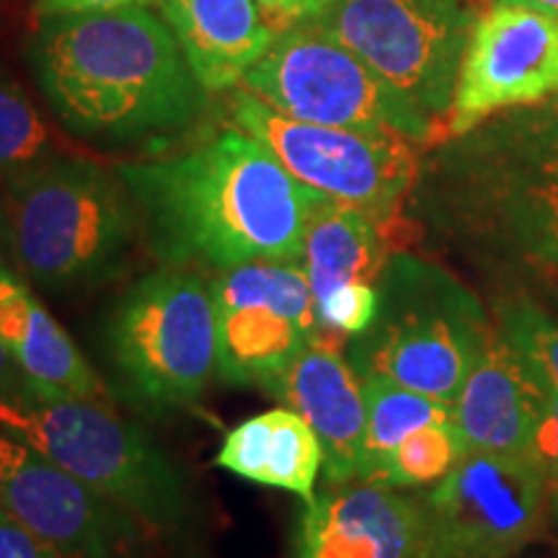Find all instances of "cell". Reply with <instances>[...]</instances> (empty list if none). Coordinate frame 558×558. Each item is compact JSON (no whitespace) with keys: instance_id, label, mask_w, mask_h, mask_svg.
Returning a JSON list of instances; mask_svg holds the SVG:
<instances>
[{"instance_id":"obj_1","label":"cell","mask_w":558,"mask_h":558,"mask_svg":"<svg viewBox=\"0 0 558 558\" xmlns=\"http://www.w3.org/2000/svg\"><path fill=\"white\" fill-rule=\"evenodd\" d=\"M143 243L160 267L222 275L251 262H300L324 194L300 184L239 128L177 153L117 166Z\"/></svg>"},{"instance_id":"obj_2","label":"cell","mask_w":558,"mask_h":558,"mask_svg":"<svg viewBox=\"0 0 558 558\" xmlns=\"http://www.w3.org/2000/svg\"><path fill=\"white\" fill-rule=\"evenodd\" d=\"M26 62L62 128L101 148H169L207 104L171 26L148 9L39 19Z\"/></svg>"},{"instance_id":"obj_3","label":"cell","mask_w":558,"mask_h":558,"mask_svg":"<svg viewBox=\"0 0 558 558\" xmlns=\"http://www.w3.org/2000/svg\"><path fill=\"white\" fill-rule=\"evenodd\" d=\"M13 267L52 295L107 288L143 243L135 199L120 173L81 156H54L0 181Z\"/></svg>"},{"instance_id":"obj_4","label":"cell","mask_w":558,"mask_h":558,"mask_svg":"<svg viewBox=\"0 0 558 558\" xmlns=\"http://www.w3.org/2000/svg\"><path fill=\"white\" fill-rule=\"evenodd\" d=\"M0 429L128 509L153 538L186 541L199 507L179 463L109 401L41 393L0 401Z\"/></svg>"},{"instance_id":"obj_5","label":"cell","mask_w":558,"mask_h":558,"mask_svg":"<svg viewBox=\"0 0 558 558\" xmlns=\"http://www.w3.org/2000/svg\"><path fill=\"white\" fill-rule=\"evenodd\" d=\"M104 362L117 393L137 414L160 418L197 409L218 378V316L209 279L160 267L135 279L104 320Z\"/></svg>"},{"instance_id":"obj_6","label":"cell","mask_w":558,"mask_h":558,"mask_svg":"<svg viewBox=\"0 0 558 558\" xmlns=\"http://www.w3.org/2000/svg\"><path fill=\"white\" fill-rule=\"evenodd\" d=\"M378 295V316L354 337L349 365L360 380L378 375L452 407L492 341L478 303L448 271L409 254L386 262Z\"/></svg>"},{"instance_id":"obj_7","label":"cell","mask_w":558,"mask_h":558,"mask_svg":"<svg viewBox=\"0 0 558 558\" xmlns=\"http://www.w3.org/2000/svg\"><path fill=\"white\" fill-rule=\"evenodd\" d=\"M243 88L292 120L393 130L416 145L435 143L439 132L448 135L442 122L418 109L313 21L277 34L264 58L246 73Z\"/></svg>"},{"instance_id":"obj_8","label":"cell","mask_w":558,"mask_h":558,"mask_svg":"<svg viewBox=\"0 0 558 558\" xmlns=\"http://www.w3.org/2000/svg\"><path fill=\"white\" fill-rule=\"evenodd\" d=\"M230 122L259 140L300 184L362 209L386 235L399 228L401 202L418 173L414 140L393 130L292 120L246 88L230 99Z\"/></svg>"},{"instance_id":"obj_9","label":"cell","mask_w":558,"mask_h":558,"mask_svg":"<svg viewBox=\"0 0 558 558\" xmlns=\"http://www.w3.org/2000/svg\"><path fill=\"white\" fill-rule=\"evenodd\" d=\"M476 19L471 0H339L311 21L448 128Z\"/></svg>"},{"instance_id":"obj_10","label":"cell","mask_w":558,"mask_h":558,"mask_svg":"<svg viewBox=\"0 0 558 558\" xmlns=\"http://www.w3.org/2000/svg\"><path fill=\"white\" fill-rule=\"evenodd\" d=\"M418 501L427 558H514L541 533L550 492L525 452H465Z\"/></svg>"},{"instance_id":"obj_11","label":"cell","mask_w":558,"mask_h":558,"mask_svg":"<svg viewBox=\"0 0 558 558\" xmlns=\"http://www.w3.org/2000/svg\"><path fill=\"white\" fill-rule=\"evenodd\" d=\"M218 316V378L264 388L313 341L344 339L320 329L300 262H251L209 277Z\"/></svg>"},{"instance_id":"obj_12","label":"cell","mask_w":558,"mask_h":558,"mask_svg":"<svg viewBox=\"0 0 558 558\" xmlns=\"http://www.w3.org/2000/svg\"><path fill=\"white\" fill-rule=\"evenodd\" d=\"M0 507L65 558H145L153 538L128 509L3 429Z\"/></svg>"},{"instance_id":"obj_13","label":"cell","mask_w":558,"mask_h":558,"mask_svg":"<svg viewBox=\"0 0 558 558\" xmlns=\"http://www.w3.org/2000/svg\"><path fill=\"white\" fill-rule=\"evenodd\" d=\"M558 94V19L494 3L473 24L452 99L450 137L469 135L494 111Z\"/></svg>"},{"instance_id":"obj_14","label":"cell","mask_w":558,"mask_h":558,"mask_svg":"<svg viewBox=\"0 0 558 558\" xmlns=\"http://www.w3.org/2000/svg\"><path fill=\"white\" fill-rule=\"evenodd\" d=\"M300 558H427V522L418 499L390 486L349 481L305 499Z\"/></svg>"},{"instance_id":"obj_15","label":"cell","mask_w":558,"mask_h":558,"mask_svg":"<svg viewBox=\"0 0 558 558\" xmlns=\"http://www.w3.org/2000/svg\"><path fill=\"white\" fill-rule=\"evenodd\" d=\"M264 390L311 424L324 448V478L341 486L360 478L365 445V396L341 344L313 341Z\"/></svg>"},{"instance_id":"obj_16","label":"cell","mask_w":558,"mask_h":558,"mask_svg":"<svg viewBox=\"0 0 558 558\" xmlns=\"http://www.w3.org/2000/svg\"><path fill=\"white\" fill-rule=\"evenodd\" d=\"M548 390L520 354L492 337L452 403V427L465 452L530 456Z\"/></svg>"},{"instance_id":"obj_17","label":"cell","mask_w":558,"mask_h":558,"mask_svg":"<svg viewBox=\"0 0 558 558\" xmlns=\"http://www.w3.org/2000/svg\"><path fill=\"white\" fill-rule=\"evenodd\" d=\"M160 9L207 94L246 78L277 37L256 0H160Z\"/></svg>"},{"instance_id":"obj_18","label":"cell","mask_w":558,"mask_h":558,"mask_svg":"<svg viewBox=\"0 0 558 558\" xmlns=\"http://www.w3.org/2000/svg\"><path fill=\"white\" fill-rule=\"evenodd\" d=\"M0 339L21 373L41 393L114 401L68 331L50 316L21 275L0 279Z\"/></svg>"},{"instance_id":"obj_19","label":"cell","mask_w":558,"mask_h":558,"mask_svg":"<svg viewBox=\"0 0 558 558\" xmlns=\"http://www.w3.org/2000/svg\"><path fill=\"white\" fill-rule=\"evenodd\" d=\"M215 465L251 484L284 488L311 499L318 473L324 471V448L303 416L279 407L230 429Z\"/></svg>"},{"instance_id":"obj_20","label":"cell","mask_w":558,"mask_h":558,"mask_svg":"<svg viewBox=\"0 0 558 558\" xmlns=\"http://www.w3.org/2000/svg\"><path fill=\"white\" fill-rule=\"evenodd\" d=\"M388 262V235L357 207L320 197L313 205L303 239V267L313 300L349 282H378Z\"/></svg>"},{"instance_id":"obj_21","label":"cell","mask_w":558,"mask_h":558,"mask_svg":"<svg viewBox=\"0 0 558 558\" xmlns=\"http://www.w3.org/2000/svg\"><path fill=\"white\" fill-rule=\"evenodd\" d=\"M362 396H365V445H362L357 481L375 484L390 452L416 429L452 422L450 403L429 399L378 375L362 378Z\"/></svg>"},{"instance_id":"obj_22","label":"cell","mask_w":558,"mask_h":558,"mask_svg":"<svg viewBox=\"0 0 558 558\" xmlns=\"http://www.w3.org/2000/svg\"><path fill=\"white\" fill-rule=\"evenodd\" d=\"M54 156H62V150L50 124L29 90L0 62V181Z\"/></svg>"},{"instance_id":"obj_23","label":"cell","mask_w":558,"mask_h":558,"mask_svg":"<svg viewBox=\"0 0 558 558\" xmlns=\"http://www.w3.org/2000/svg\"><path fill=\"white\" fill-rule=\"evenodd\" d=\"M460 456H463V448H460L452 422L429 424L409 435L390 452L375 484L390 488L432 484L448 476Z\"/></svg>"},{"instance_id":"obj_24","label":"cell","mask_w":558,"mask_h":558,"mask_svg":"<svg viewBox=\"0 0 558 558\" xmlns=\"http://www.w3.org/2000/svg\"><path fill=\"white\" fill-rule=\"evenodd\" d=\"M518 230L530 254L558 271V148L525 179L518 205Z\"/></svg>"},{"instance_id":"obj_25","label":"cell","mask_w":558,"mask_h":558,"mask_svg":"<svg viewBox=\"0 0 558 558\" xmlns=\"http://www.w3.org/2000/svg\"><path fill=\"white\" fill-rule=\"evenodd\" d=\"M507 341L543 388H558V320H550L533 305H514L501 318Z\"/></svg>"},{"instance_id":"obj_26","label":"cell","mask_w":558,"mask_h":558,"mask_svg":"<svg viewBox=\"0 0 558 558\" xmlns=\"http://www.w3.org/2000/svg\"><path fill=\"white\" fill-rule=\"evenodd\" d=\"M378 308L380 295L373 282H349L316 303V316L326 333L354 339L373 326Z\"/></svg>"},{"instance_id":"obj_27","label":"cell","mask_w":558,"mask_h":558,"mask_svg":"<svg viewBox=\"0 0 558 558\" xmlns=\"http://www.w3.org/2000/svg\"><path fill=\"white\" fill-rule=\"evenodd\" d=\"M546 411L533 437L530 458L541 465L543 476L548 481V492L554 507H558V388H546Z\"/></svg>"},{"instance_id":"obj_28","label":"cell","mask_w":558,"mask_h":558,"mask_svg":"<svg viewBox=\"0 0 558 558\" xmlns=\"http://www.w3.org/2000/svg\"><path fill=\"white\" fill-rule=\"evenodd\" d=\"M0 558H65L0 507Z\"/></svg>"},{"instance_id":"obj_29","label":"cell","mask_w":558,"mask_h":558,"mask_svg":"<svg viewBox=\"0 0 558 558\" xmlns=\"http://www.w3.org/2000/svg\"><path fill=\"white\" fill-rule=\"evenodd\" d=\"M158 0H37L34 3V16H81V13H107L122 9H148Z\"/></svg>"},{"instance_id":"obj_30","label":"cell","mask_w":558,"mask_h":558,"mask_svg":"<svg viewBox=\"0 0 558 558\" xmlns=\"http://www.w3.org/2000/svg\"><path fill=\"white\" fill-rule=\"evenodd\" d=\"M269 16L284 21H311L337 5L339 0H256Z\"/></svg>"},{"instance_id":"obj_31","label":"cell","mask_w":558,"mask_h":558,"mask_svg":"<svg viewBox=\"0 0 558 558\" xmlns=\"http://www.w3.org/2000/svg\"><path fill=\"white\" fill-rule=\"evenodd\" d=\"M29 390H32L29 378L21 373L16 360L11 357L9 347H5L3 339H0V401L19 399V396L29 393Z\"/></svg>"},{"instance_id":"obj_32","label":"cell","mask_w":558,"mask_h":558,"mask_svg":"<svg viewBox=\"0 0 558 558\" xmlns=\"http://www.w3.org/2000/svg\"><path fill=\"white\" fill-rule=\"evenodd\" d=\"M9 275H19L13 267L11 248H9V235H5V220H3V207H0V279Z\"/></svg>"},{"instance_id":"obj_33","label":"cell","mask_w":558,"mask_h":558,"mask_svg":"<svg viewBox=\"0 0 558 558\" xmlns=\"http://www.w3.org/2000/svg\"><path fill=\"white\" fill-rule=\"evenodd\" d=\"M494 3L522 5V9H533V11L548 13V16H556L558 19V0H494Z\"/></svg>"},{"instance_id":"obj_34","label":"cell","mask_w":558,"mask_h":558,"mask_svg":"<svg viewBox=\"0 0 558 558\" xmlns=\"http://www.w3.org/2000/svg\"><path fill=\"white\" fill-rule=\"evenodd\" d=\"M554 509H556V512H558V507H554Z\"/></svg>"},{"instance_id":"obj_35","label":"cell","mask_w":558,"mask_h":558,"mask_svg":"<svg viewBox=\"0 0 558 558\" xmlns=\"http://www.w3.org/2000/svg\"><path fill=\"white\" fill-rule=\"evenodd\" d=\"M556 109H558V107H556Z\"/></svg>"}]
</instances>
